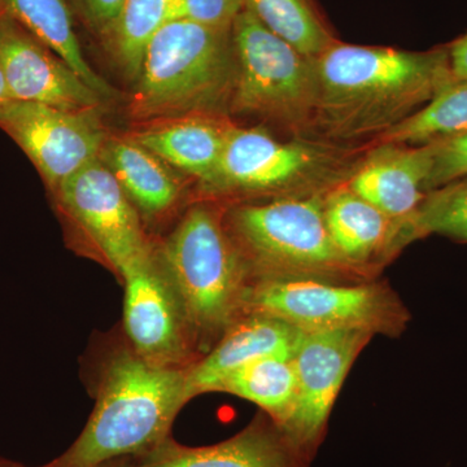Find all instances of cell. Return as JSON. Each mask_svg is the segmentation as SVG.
Wrapping results in <instances>:
<instances>
[{"instance_id":"6da1fadb","label":"cell","mask_w":467,"mask_h":467,"mask_svg":"<svg viewBox=\"0 0 467 467\" xmlns=\"http://www.w3.org/2000/svg\"><path fill=\"white\" fill-rule=\"evenodd\" d=\"M315 61L313 126L331 140L383 135L453 82L448 47L414 52L335 41Z\"/></svg>"},{"instance_id":"7a4b0ae2","label":"cell","mask_w":467,"mask_h":467,"mask_svg":"<svg viewBox=\"0 0 467 467\" xmlns=\"http://www.w3.org/2000/svg\"><path fill=\"white\" fill-rule=\"evenodd\" d=\"M186 368L150 364L130 347L106 362L97 402L77 441L41 467H98L149 453L171 436L187 404Z\"/></svg>"},{"instance_id":"3957f363","label":"cell","mask_w":467,"mask_h":467,"mask_svg":"<svg viewBox=\"0 0 467 467\" xmlns=\"http://www.w3.org/2000/svg\"><path fill=\"white\" fill-rule=\"evenodd\" d=\"M225 212L226 205L195 202L155 247L202 356L247 313L254 285L244 257L227 229Z\"/></svg>"},{"instance_id":"277c9868","label":"cell","mask_w":467,"mask_h":467,"mask_svg":"<svg viewBox=\"0 0 467 467\" xmlns=\"http://www.w3.org/2000/svg\"><path fill=\"white\" fill-rule=\"evenodd\" d=\"M235 76L232 26L175 18L147 45L129 116L138 124L189 113L223 115Z\"/></svg>"},{"instance_id":"5b68a950","label":"cell","mask_w":467,"mask_h":467,"mask_svg":"<svg viewBox=\"0 0 467 467\" xmlns=\"http://www.w3.org/2000/svg\"><path fill=\"white\" fill-rule=\"evenodd\" d=\"M325 193L226 205L227 229L254 285L279 279L370 281L335 248L325 223Z\"/></svg>"},{"instance_id":"8992f818","label":"cell","mask_w":467,"mask_h":467,"mask_svg":"<svg viewBox=\"0 0 467 467\" xmlns=\"http://www.w3.org/2000/svg\"><path fill=\"white\" fill-rule=\"evenodd\" d=\"M232 33L236 76L230 112L290 129L313 126L319 91L315 58L304 57L243 8Z\"/></svg>"},{"instance_id":"52a82bcc","label":"cell","mask_w":467,"mask_h":467,"mask_svg":"<svg viewBox=\"0 0 467 467\" xmlns=\"http://www.w3.org/2000/svg\"><path fill=\"white\" fill-rule=\"evenodd\" d=\"M284 319L304 333L358 330L399 337L410 312L398 292L384 281L339 282L279 279L252 285L247 313Z\"/></svg>"},{"instance_id":"ba28073f","label":"cell","mask_w":467,"mask_h":467,"mask_svg":"<svg viewBox=\"0 0 467 467\" xmlns=\"http://www.w3.org/2000/svg\"><path fill=\"white\" fill-rule=\"evenodd\" d=\"M342 162L312 143L281 142L261 129L233 126L213 173L201 184L208 198L304 196L333 189Z\"/></svg>"},{"instance_id":"9c48e42d","label":"cell","mask_w":467,"mask_h":467,"mask_svg":"<svg viewBox=\"0 0 467 467\" xmlns=\"http://www.w3.org/2000/svg\"><path fill=\"white\" fill-rule=\"evenodd\" d=\"M52 195L77 247L117 278L152 251L140 212L99 158L64 181Z\"/></svg>"},{"instance_id":"30bf717a","label":"cell","mask_w":467,"mask_h":467,"mask_svg":"<svg viewBox=\"0 0 467 467\" xmlns=\"http://www.w3.org/2000/svg\"><path fill=\"white\" fill-rule=\"evenodd\" d=\"M373 337L358 330L303 331L292 355L296 395L279 430L306 465L324 441L328 418L350 368Z\"/></svg>"},{"instance_id":"8fae6325","label":"cell","mask_w":467,"mask_h":467,"mask_svg":"<svg viewBox=\"0 0 467 467\" xmlns=\"http://www.w3.org/2000/svg\"><path fill=\"white\" fill-rule=\"evenodd\" d=\"M100 109H63L33 101L0 106V129L26 153L51 193L99 158L109 133Z\"/></svg>"},{"instance_id":"7c38bea8","label":"cell","mask_w":467,"mask_h":467,"mask_svg":"<svg viewBox=\"0 0 467 467\" xmlns=\"http://www.w3.org/2000/svg\"><path fill=\"white\" fill-rule=\"evenodd\" d=\"M124 327L138 356L164 368H187L202 358L173 285L152 251L126 267Z\"/></svg>"},{"instance_id":"4fadbf2b","label":"cell","mask_w":467,"mask_h":467,"mask_svg":"<svg viewBox=\"0 0 467 467\" xmlns=\"http://www.w3.org/2000/svg\"><path fill=\"white\" fill-rule=\"evenodd\" d=\"M0 67L12 100L63 109H100L103 98L8 14L0 17Z\"/></svg>"},{"instance_id":"5bb4252c","label":"cell","mask_w":467,"mask_h":467,"mask_svg":"<svg viewBox=\"0 0 467 467\" xmlns=\"http://www.w3.org/2000/svg\"><path fill=\"white\" fill-rule=\"evenodd\" d=\"M303 331L284 319L248 312L223 333L211 349L186 368V398L216 391L218 384L256 359L292 358Z\"/></svg>"},{"instance_id":"9a60e30c","label":"cell","mask_w":467,"mask_h":467,"mask_svg":"<svg viewBox=\"0 0 467 467\" xmlns=\"http://www.w3.org/2000/svg\"><path fill=\"white\" fill-rule=\"evenodd\" d=\"M434 143H382L368 153L347 186L393 220L404 221L422 204L434 165Z\"/></svg>"},{"instance_id":"2e32d148","label":"cell","mask_w":467,"mask_h":467,"mask_svg":"<svg viewBox=\"0 0 467 467\" xmlns=\"http://www.w3.org/2000/svg\"><path fill=\"white\" fill-rule=\"evenodd\" d=\"M135 460L140 467H310L264 411L227 441L189 447L169 436Z\"/></svg>"},{"instance_id":"e0dca14e","label":"cell","mask_w":467,"mask_h":467,"mask_svg":"<svg viewBox=\"0 0 467 467\" xmlns=\"http://www.w3.org/2000/svg\"><path fill=\"white\" fill-rule=\"evenodd\" d=\"M324 214L340 256L368 278L376 279L380 267L401 251V221L387 216L347 184L325 193Z\"/></svg>"},{"instance_id":"ac0fdd59","label":"cell","mask_w":467,"mask_h":467,"mask_svg":"<svg viewBox=\"0 0 467 467\" xmlns=\"http://www.w3.org/2000/svg\"><path fill=\"white\" fill-rule=\"evenodd\" d=\"M232 122L216 113H189L138 122L129 137L165 164L204 182L216 169Z\"/></svg>"},{"instance_id":"d6986e66","label":"cell","mask_w":467,"mask_h":467,"mask_svg":"<svg viewBox=\"0 0 467 467\" xmlns=\"http://www.w3.org/2000/svg\"><path fill=\"white\" fill-rule=\"evenodd\" d=\"M99 159L142 220L165 216L180 202L182 184L171 168L128 134L109 135Z\"/></svg>"},{"instance_id":"ffe728a7","label":"cell","mask_w":467,"mask_h":467,"mask_svg":"<svg viewBox=\"0 0 467 467\" xmlns=\"http://www.w3.org/2000/svg\"><path fill=\"white\" fill-rule=\"evenodd\" d=\"M0 7L63 58L73 72L103 99L116 97L115 88L101 78L86 60L67 0H0Z\"/></svg>"},{"instance_id":"44dd1931","label":"cell","mask_w":467,"mask_h":467,"mask_svg":"<svg viewBox=\"0 0 467 467\" xmlns=\"http://www.w3.org/2000/svg\"><path fill=\"white\" fill-rule=\"evenodd\" d=\"M214 392L254 402L279 427L287 420L296 395L292 358L270 356L252 361L225 378Z\"/></svg>"},{"instance_id":"7402d4cb","label":"cell","mask_w":467,"mask_h":467,"mask_svg":"<svg viewBox=\"0 0 467 467\" xmlns=\"http://www.w3.org/2000/svg\"><path fill=\"white\" fill-rule=\"evenodd\" d=\"M183 17V0H125L109 42L117 63L137 81L150 38L169 21Z\"/></svg>"},{"instance_id":"603a6c76","label":"cell","mask_w":467,"mask_h":467,"mask_svg":"<svg viewBox=\"0 0 467 467\" xmlns=\"http://www.w3.org/2000/svg\"><path fill=\"white\" fill-rule=\"evenodd\" d=\"M241 3L243 9L304 57H318L337 41L309 0H241Z\"/></svg>"},{"instance_id":"cb8c5ba5","label":"cell","mask_w":467,"mask_h":467,"mask_svg":"<svg viewBox=\"0 0 467 467\" xmlns=\"http://www.w3.org/2000/svg\"><path fill=\"white\" fill-rule=\"evenodd\" d=\"M467 130V81L445 86L425 107L380 135V142L420 146Z\"/></svg>"},{"instance_id":"d4e9b609","label":"cell","mask_w":467,"mask_h":467,"mask_svg":"<svg viewBox=\"0 0 467 467\" xmlns=\"http://www.w3.org/2000/svg\"><path fill=\"white\" fill-rule=\"evenodd\" d=\"M467 243V175L427 193L417 211L402 221L399 242H411L430 235Z\"/></svg>"},{"instance_id":"484cf974","label":"cell","mask_w":467,"mask_h":467,"mask_svg":"<svg viewBox=\"0 0 467 467\" xmlns=\"http://www.w3.org/2000/svg\"><path fill=\"white\" fill-rule=\"evenodd\" d=\"M434 165L427 181V192H431L444 184L467 175V130L436 140Z\"/></svg>"},{"instance_id":"4316f807","label":"cell","mask_w":467,"mask_h":467,"mask_svg":"<svg viewBox=\"0 0 467 467\" xmlns=\"http://www.w3.org/2000/svg\"><path fill=\"white\" fill-rule=\"evenodd\" d=\"M70 8L84 21L86 27L109 45L115 34L125 0H67Z\"/></svg>"},{"instance_id":"83f0119b","label":"cell","mask_w":467,"mask_h":467,"mask_svg":"<svg viewBox=\"0 0 467 467\" xmlns=\"http://www.w3.org/2000/svg\"><path fill=\"white\" fill-rule=\"evenodd\" d=\"M241 8V0H183V17L209 26H230Z\"/></svg>"},{"instance_id":"f1b7e54d","label":"cell","mask_w":467,"mask_h":467,"mask_svg":"<svg viewBox=\"0 0 467 467\" xmlns=\"http://www.w3.org/2000/svg\"><path fill=\"white\" fill-rule=\"evenodd\" d=\"M447 47L453 82L467 81V33Z\"/></svg>"},{"instance_id":"f546056e","label":"cell","mask_w":467,"mask_h":467,"mask_svg":"<svg viewBox=\"0 0 467 467\" xmlns=\"http://www.w3.org/2000/svg\"><path fill=\"white\" fill-rule=\"evenodd\" d=\"M98 467H140V465H138L134 457H122V459L109 461V462Z\"/></svg>"},{"instance_id":"4dcf8cb0","label":"cell","mask_w":467,"mask_h":467,"mask_svg":"<svg viewBox=\"0 0 467 467\" xmlns=\"http://www.w3.org/2000/svg\"><path fill=\"white\" fill-rule=\"evenodd\" d=\"M11 100V94H9L7 84H5V76H3L2 67H0V106L8 103V101Z\"/></svg>"},{"instance_id":"1f68e13d","label":"cell","mask_w":467,"mask_h":467,"mask_svg":"<svg viewBox=\"0 0 467 467\" xmlns=\"http://www.w3.org/2000/svg\"><path fill=\"white\" fill-rule=\"evenodd\" d=\"M0 467H27L23 463L15 462V461L2 459L0 457Z\"/></svg>"},{"instance_id":"d6a6232c","label":"cell","mask_w":467,"mask_h":467,"mask_svg":"<svg viewBox=\"0 0 467 467\" xmlns=\"http://www.w3.org/2000/svg\"><path fill=\"white\" fill-rule=\"evenodd\" d=\"M5 9H3L2 7H0V17L3 16V14H5Z\"/></svg>"}]
</instances>
